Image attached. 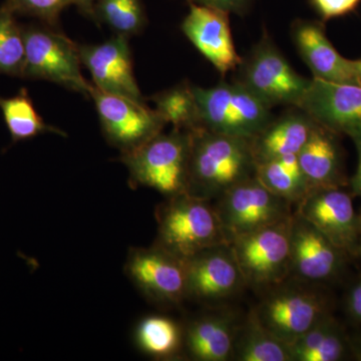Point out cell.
I'll use <instances>...</instances> for the list:
<instances>
[{"label": "cell", "mask_w": 361, "mask_h": 361, "mask_svg": "<svg viewBox=\"0 0 361 361\" xmlns=\"http://www.w3.org/2000/svg\"><path fill=\"white\" fill-rule=\"evenodd\" d=\"M183 32L221 75L236 71L242 58L237 54L230 27L229 13L189 2Z\"/></svg>", "instance_id": "cell-15"}, {"label": "cell", "mask_w": 361, "mask_h": 361, "mask_svg": "<svg viewBox=\"0 0 361 361\" xmlns=\"http://www.w3.org/2000/svg\"><path fill=\"white\" fill-rule=\"evenodd\" d=\"M156 219V245L182 260L212 247L229 244L216 207L187 192L160 204Z\"/></svg>", "instance_id": "cell-2"}, {"label": "cell", "mask_w": 361, "mask_h": 361, "mask_svg": "<svg viewBox=\"0 0 361 361\" xmlns=\"http://www.w3.org/2000/svg\"><path fill=\"white\" fill-rule=\"evenodd\" d=\"M218 200L216 209L228 243L241 235L289 220L293 215V204L272 193L256 176L228 190Z\"/></svg>", "instance_id": "cell-8"}, {"label": "cell", "mask_w": 361, "mask_h": 361, "mask_svg": "<svg viewBox=\"0 0 361 361\" xmlns=\"http://www.w3.org/2000/svg\"><path fill=\"white\" fill-rule=\"evenodd\" d=\"M0 110L13 142L26 141L47 133L66 137L63 130L47 125L42 120L25 87L13 97H0Z\"/></svg>", "instance_id": "cell-24"}, {"label": "cell", "mask_w": 361, "mask_h": 361, "mask_svg": "<svg viewBox=\"0 0 361 361\" xmlns=\"http://www.w3.org/2000/svg\"><path fill=\"white\" fill-rule=\"evenodd\" d=\"M191 146L192 130L173 129L121 154L120 161L134 186L151 188L170 198L187 192Z\"/></svg>", "instance_id": "cell-3"}, {"label": "cell", "mask_w": 361, "mask_h": 361, "mask_svg": "<svg viewBox=\"0 0 361 361\" xmlns=\"http://www.w3.org/2000/svg\"><path fill=\"white\" fill-rule=\"evenodd\" d=\"M25 63L23 26L6 6H0V75L23 78Z\"/></svg>", "instance_id": "cell-29"}, {"label": "cell", "mask_w": 361, "mask_h": 361, "mask_svg": "<svg viewBox=\"0 0 361 361\" xmlns=\"http://www.w3.org/2000/svg\"><path fill=\"white\" fill-rule=\"evenodd\" d=\"M297 108L339 135L361 133V85L312 78Z\"/></svg>", "instance_id": "cell-12"}, {"label": "cell", "mask_w": 361, "mask_h": 361, "mask_svg": "<svg viewBox=\"0 0 361 361\" xmlns=\"http://www.w3.org/2000/svg\"><path fill=\"white\" fill-rule=\"evenodd\" d=\"M135 341L147 355L156 358H170L179 353L184 334L179 325L166 316L144 318L135 330Z\"/></svg>", "instance_id": "cell-27"}, {"label": "cell", "mask_w": 361, "mask_h": 361, "mask_svg": "<svg viewBox=\"0 0 361 361\" xmlns=\"http://www.w3.org/2000/svg\"><path fill=\"white\" fill-rule=\"evenodd\" d=\"M187 298L219 300L233 295L244 282L229 244L212 247L186 260Z\"/></svg>", "instance_id": "cell-16"}, {"label": "cell", "mask_w": 361, "mask_h": 361, "mask_svg": "<svg viewBox=\"0 0 361 361\" xmlns=\"http://www.w3.org/2000/svg\"><path fill=\"white\" fill-rule=\"evenodd\" d=\"M151 99L155 104L157 113L166 123H172L173 129L194 130L201 128L193 85L180 82L154 94Z\"/></svg>", "instance_id": "cell-26"}, {"label": "cell", "mask_w": 361, "mask_h": 361, "mask_svg": "<svg viewBox=\"0 0 361 361\" xmlns=\"http://www.w3.org/2000/svg\"><path fill=\"white\" fill-rule=\"evenodd\" d=\"M351 140L355 142L356 152H357V168L355 175L349 180V185L353 194L361 198V133L351 137Z\"/></svg>", "instance_id": "cell-33"}, {"label": "cell", "mask_w": 361, "mask_h": 361, "mask_svg": "<svg viewBox=\"0 0 361 361\" xmlns=\"http://www.w3.org/2000/svg\"><path fill=\"white\" fill-rule=\"evenodd\" d=\"M78 51L97 89L146 104L133 70L129 37L115 35L103 44H78Z\"/></svg>", "instance_id": "cell-13"}, {"label": "cell", "mask_w": 361, "mask_h": 361, "mask_svg": "<svg viewBox=\"0 0 361 361\" xmlns=\"http://www.w3.org/2000/svg\"><path fill=\"white\" fill-rule=\"evenodd\" d=\"M236 82L270 106H298L310 85V78L294 71L267 32L242 58Z\"/></svg>", "instance_id": "cell-5"}, {"label": "cell", "mask_w": 361, "mask_h": 361, "mask_svg": "<svg viewBox=\"0 0 361 361\" xmlns=\"http://www.w3.org/2000/svg\"><path fill=\"white\" fill-rule=\"evenodd\" d=\"M297 158L310 191L349 185L339 135L319 123H315Z\"/></svg>", "instance_id": "cell-19"}, {"label": "cell", "mask_w": 361, "mask_h": 361, "mask_svg": "<svg viewBox=\"0 0 361 361\" xmlns=\"http://www.w3.org/2000/svg\"><path fill=\"white\" fill-rule=\"evenodd\" d=\"M292 361H338L348 353V341L329 314L290 345Z\"/></svg>", "instance_id": "cell-22"}, {"label": "cell", "mask_w": 361, "mask_h": 361, "mask_svg": "<svg viewBox=\"0 0 361 361\" xmlns=\"http://www.w3.org/2000/svg\"><path fill=\"white\" fill-rule=\"evenodd\" d=\"M237 330L222 316H205L194 320L184 334L190 356L200 361H227L234 355Z\"/></svg>", "instance_id": "cell-21"}, {"label": "cell", "mask_w": 361, "mask_h": 361, "mask_svg": "<svg viewBox=\"0 0 361 361\" xmlns=\"http://www.w3.org/2000/svg\"><path fill=\"white\" fill-rule=\"evenodd\" d=\"M188 2L219 9L228 13L245 16L250 7L251 0H187Z\"/></svg>", "instance_id": "cell-32"}, {"label": "cell", "mask_w": 361, "mask_h": 361, "mask_svg": "<svg viewBox=\"0 0 361 361\" xmlns=\"http://www.w3.org/2000/svg\"><path fill=\"white\" fill-rule=\"evenodd\" d=\"M290 221L261 228L229 242L244 282L267 286L290 272Z\"/></svg>", "instance_id": "cell-7"}, {"label": "cell", "mask_w": 361, "mask_h": 361, "mask_svg": "<svg viewBox=\"0 0 361 361\" xmlns=\"http://www.w3.org/2000/svg\"><path fill=\"white\" fill-rule=\"evenodd\" d=\"M4 4L16 14L32 16L45 25L56 26L59 14L71 6V0H6Z\"/></svg>", "instance_id": "cell-30"}, {"label": "cell", "mask_w": 361, "mask_h": 361, "mask_svg": "<svg viewBox=\"0 0 361 361\" xmlns=\"http://www.w3.org/2000/svg\"><path fill=\"white\" fill-rule=\"evenodd\" d=\"M327 314L322 297L300 290L277 292L268 297L256 312L266 329L289 346Z\"/></svg>", "instance_id": "cell-14"}, {"label": "cell", "mask_w": 361, "mask_h": 361, "mask_svg": "<svg viewBox=\"0 0 361 361\" xmlns=\"http://www.w3.org/2000/svg\"><path fill=\"white\" fill-rule=\"evenodd\" d=\"M256 174L250 140L199 128L192 130L187 193L211 201Z\"/></svg>", "instance_id": "cell-1"}, {"label": "cell", "mask_w": 361, "mask_h": 361, "mask_svg": "<svg viewBox=\"0 0 361 361\" xmlns=\"http://www.w3.org/2000/svg\"><path fill=\"white\" fill-rule=\"evenodd\" d=\"M256 178L272 193L298 204L310 192L297 155L256 165Z\"/></svg>", "instance_id": "cell-25"}, {"label": "cell", "mask_w": 361, "mask_h": 361, "mask_svg": "<svg viewBox=\"0 0 361 361\" xmlns=\"http://www.w3.org/2000/svg\"><path fill=\"white\" fill-rule=\"evenodd\" d=\"M94 20L109 26L116 35L130 37L142 32L147 16L142 0H96Z\"/></svg>", "instance_id": "cell-28"}, {"label": "cell", "mask_w": 361, "mask_h": 361, "mask_svg": "<svg viewBox=\"0 0 361 361\" xmlns=\"http://www.w3.org/2000/svg\"><path fill=\"white\" fill-rule=\"evenodd\" d=\"M94 2L96 0H71V4L77 6L80 13L92 20H94Z\"/></svg>", "instance_id": "cell-35"}, {"label": "cell", "mask_w": 361, "mask_h": 361, "mask_svg": "<svg viewBox=\"0 0 361 361\" xmlns=\"http://www.w3.org/2000/svg\"><path fill=\"white\" fill-rule=\"evenodd\" d=\"M291 37L313 78L358 84L353 61L337 51L327 37L322 21L296 20L291 25Z\"/></svg>", "instance_id": "cell-18"}, {"label": "cell", "mask_w": 361, "mask_h": 361, "mask_svg": "<svg viewBox=\"0 0 361 361\" xmlns=\"http://www.w3.org/2000/svg\"><path fill=\"white\" fill-rule=\"evenodd\" d=\"M348 310L353 319L361 322V279L349 292Z\"/></svg>", "instance_id": "cell-34"}, {"label": "cell", "mask_w": 361, "mask_h": 361, "mask_svg": "<svg viewBox=\"0 0 361 361\" xmlns=\"http://www.w3.org/2000/svg\"><path fill=\"white\" fill-rule=\"evenodd\" d=\"M353 65H355V75L357 78L358 84L361 85V58L353 61Z\"/></svg>", "instance_id": "cell-36"}, {"label": "cell", "mask_w": 361, "mask_h": 361, "mask_svg": "<svg viewBox=\"0 0 361 361\" xmlns=\"http://www.w3.org/2000/svg\"><path fill=\"white\" fill-rule=\"evenodd\" d=\"M23 32L25 63L23 78L49 80L90 99L94 85L82 77L78 44L58 32L56 26L45 23L25 26Z\"/></svg>", "instance_id": "cell-6"}, {"label": "cell", "mask_w": 361, "mask_h": 361, "mask_svg": "<svg viewBox=\"0 0 361 361\" xmlns=\"http://www.w3.org/2000/svg\"><path fill=\"white\" fill-rule=\"evenodd\" d=\"M296 212L346 255L358 253V215L351 195L342 188L311 190Z\"/></svg>", "instance_id": "cell-11"}, {"label": "cell", "mask_w": 361, "mask_h": 361, "mask_svg": "<svg viewBox=\"0 0 361 361\" xmlns=\"http://www.w3.org/2000/svg\"><path fill=\"white\" fill-rule=\"evenodd\" d=\"M201 128L251 140L274 116L271 108L236 80L212 87L193 85Z\"/></svg>", "instance_id": "cell-4"}, {"label": "cell", "mask_w": 361, "mask_h": 361, "mask_svg": "<svg viewBox=\"0 0 361 361\" xmlns=\"http://www.w3.org/2000/svg\"><path fill=\"white\" fill-rule=\"evenodd\" d=\"M345 255L302 216L292 215L290 272L307 281H324L339 272Z\"/></svg>", "instance_id": "cell-17"}, {"label": "cell", "mask_w": 361, "mask_h": 361, "mask_svg": "<svg viewBox=\"0 0 361 361\" xmlns=\"http://www.w3.org/2000/svg\"><path fill=\"white\" fill-rule=\"evenodd\" d=\"M316 13L326 21L348 16L357 9L361 0H310Z\"/></svg>", "instance_id": "cell-31"}, {"label": "cell", "mask_w": 361, "mask_h": 361, "mask_svg": "<svg viewBox=\"0 0 361 361\" xmlns=\"http://www.w3.org/2000/svg\"><path fill=\"white\" fill-rule=\"evenodd\" d=\"M94 99L106 141L121 154L129 153L163 132L167 123L147 104L108 94L94 85Z\"/></svg>", "instance_id": "cell-9"}, {"label": "cell", "mask_w": 361, "mask_h": 361, "mask_svg": "<svg viewBox=\"0 0 361 361\" xmlns=\"http://www.w3.org/2000/svg\"><path fill=\"white\" fill-rule=\"evenodd\" d=\"M314 125L311 116L297 106L273 118L264 129L250 140L256 165L298 155Z\"/></svg>", "instance_id": "cell-20"}, {"label": "cell", "mask_w": 361, "mask_h": 361, "mask_svg": "<svg viewBox=\"0 0 361 361\" xmlns=\"http://www.w3.org/2000/svg\"><path fill=\"white\" fill-rule=\"evenodd\" d=\"M125 271L137 288L155 302L176 305L187 298L186 261L156 244L130 249Z\"/></svg>", "instance_id": "cell-10"}, {"label": "cell", "mask_w": 361, "mask_h": 361, "mask_svg": "<svg viewBox=\"0 0 361 361\" xmlns=\"http://www.w3.org/2000/svg\"><path fill=\"white\" fill-rule=\"evenodd\" d=\"M233 358L239 361H292L290 346L275 336L252 314L237 332Z\"/></svg>", "instance_id": "cell-23"}, {"label": "cell", "mask_w": 361, "mask_h": 361, "mask_svg": "<svg viewBox=\"0 0 361 361\" xmlns=\"http://www.w3.org/2000/svg\"><path fill=\"white\" fill-rule=\"evenodd\" d=\"M358 253L361 254V213L358 215Z\"/></svg>", "instance_id": "cell-37"}]
</instances>
